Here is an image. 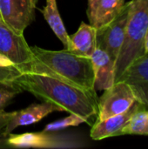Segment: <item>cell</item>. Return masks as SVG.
Segmentation results:
<instances>
[{"label":"cell","mask_w":148,"mask_h":149,"mask_svg":"<svg viewBox=\"0 0 148 149\" xmlns=\"http://www.w3.org/2000/svg\"><path fill=\"white\" fill-rule=\"evenodd\" d=\"M38 0H0V19L17 33L24 31L34 19Z\"/></svg>","instance_id":"ba28073f"},{"label":"cell","mask_w":148,"mask_h":149,"mask_svg":"<svg viewBox=\"0 0 148 149\" xmlns=\"http://www.w3.org/2000/svg\"><path fill=\"white\" fill-rule=\"evenodd\" d=\"M146 107H141L133 114L128 123L120 131V135H148V110Z\"/></svg>","instance_id":"2e32d148"},{"label":"cell","mask_w":148,"mask_h":149,"mask_svg":"<svg viewBox=\"0 0 148 149\" xmlns=\"http://www.w3.org/2000/svg\"><path fill=\"white\" fill-rule=\"evenodd\" d=\"M98 99V120H104L128 110L137 100L132 87L126 81H116L111 87L104 90Z\"/></svg>","instance_id":"8992f818"},{"label":"cell","mask_w":148,"mask_h":149,"mask_svg":"<svg viewBox=\"0 0 148 149\" xmlns=\"http://www.w3.org/2000/svg\"><path fill=\"white\" fill-rule=\"evenodd\" d=\"M147 31L148 0H132L124 42L115 62V82L136 59L145 55L144 41Z\"/></svg>","instance_id":"3957f363"},{"label":"cell","mask_w":148,"mask_h":149,"mask_svg":"<svg viewBox=\"0 0 148 149\" xmlns=\"http://www.w3.org/2000/svg\"><path fill=\"white\" fill-rule=\"evenodd\" d=\"M82 123H87L90 125V122L85 120V118L79 117L76 114L71 113V115L53 121L50 124H48L45 127H44V131H59V130H63L66 127H78Z\"/></svg>","instance_id":"ac0fdd59"},{"label":"cell","mask_w":148,"mask_h":149,"mask_svg":"<svg viewBox=\"0 0 148 149\" xmlns=\"http://www.w3.org/2000/svg\"><path fill=\"white\" fill-rule=\"evenodd\" d=\"M129 3H125L117 17L109 24L97 30V47L101 48L116 62L124 42Z\"/></svg>","instance_id":"52a82bcc"},{"label":"cell","mask_w":148,"mask_h":149,"mask_svg":"<svg viewBox=\"0 0 148 149\" xmlns=\"http://www.w3.org/2000/svg\"><path fill=\"white\" fill-rule=\"evenodd\" d=\"M12 113L13 112H10V113H7L4 111L0 112V132L3 131V129L7 125V123L9 122V120H10L12 116Z\"/></svg>","instance_id":"d6986e66"},{"label":"cell","mask_w":148,"mask_h":149,"mask_svg":"<svg viewBox=\"0 0 148 149\" xmlns=\"http://www.w3.org/2000/svg\"><path fill=\"white\" fill-rule=\"evenodd\" d=\"M11 147L8 144V135L3 133V131L0 132V149H10Z\"/></svg>","instance_id":"ffe728a7"},{"label":"cell","mask_w":148,"mask_h":149,"mask_svg":"<svg viewBox=\"0 0 148 149\" xmlns=\"http://www.w3.org/2000/svg\"><path fill=\"white\" fill-rule=\"evenodd\" d=\"M13 82L23 91H27L43 101L58 106L62 111L89 119L98 116V97L96 90H87L70 85L53 77L23 72ZM91 124V123H90Z\"/></svg>","instance_id":"6da1fadb"},{"label":"cell","mask_w":148,"mask_h":149,"mask_svg":"<svg viewBox=\"0 0 148 149\" xmlns=\"http://www.w3.org/2000/svg\"><path fill=\"white\" fill-rule=\"evenodd\" d=\"M60 111H62V109L51 102L43 101L40 104L33 103L24 109L13 112L10 120L3 128V133L9 135L18 127L37 123L48 114Z\"/></svg>","instance_id":"30bf717a"},{"label":"cell","mask_w":148,"mask_h":149,"mask_svg":"<svg viewBox=\"0 0 148 149\" xmlns=\"http://www.w3.org/2000/svg\"><path fill=\"white\" fill-rule=\"evenodd\" d=\"M125 5V0H99L87 14L90 24L99 30L113 22Z\"/></svg>","instance_id":"5bb4252c"},{"label":"cell","mask_w":148,"mask_h":149,"mask_svg":"<svg viewBox=\"0 0 148 149\" xmlns=\"http://www.w3.org/2000/svg\"><path fill=\"white\" fill-rule=\"evenodd\" d=\"M99 0H88V8H87V14H89L92 10L93 8L95 7V5L97 4V3L99 2Z\"/></svg>","instance_id":"44dd1931"},{"label":"cell","mask_w":148,"mask_h":149,"mask_svg":"<svg viewBox=\"0 0 148 149\" xmlns=\"http://www.w3.org/2000/svg\"><path fill=\"white\" fill-rule=\"evenodd\" d=\"M119 80L129 84L136 100L148 107V54L136 59L124 72Z\"/></svg>","instance_id":"9c48e42d"},{"label":"cell","mask_w":148,"mask_h":149,"mask_svg":"<svg viewBox=\"0 0 148 149\" xmlns=\"http://www.w3.org/2000/svg\"><path fill=\"white\" fill-rule=\"evenodd\" d=\"M96 48L97 30L92 24L82 22L78 31L69 36L67 50L76 55L91 58Z\"/></svg>","instance_id":"4fadbf2b"},{"label":"cell","mask_w":148,"mask_h":149,"mask_svg":"<svg viewBox=\"0 0 148 149\" xmlns=\"http://www.w3.org/2000/svg\"><path fill=\"white\" fill-rule=\"evenodd\" d=\"M143 106V104L136 100L126 112L113 115L104 120H97L91 129V138L95 141H99L109 137L120 136V131L128 123L133 114Z\"/></svg>","instance_id":"8fae6325"},{"label":"cell","mask_w":148,"mask_h":149,"mask_svg":"<svg viewBox=\"0 0 148 149\" xmlns=\"http://www.w3.org/2000/svg\"><path fill=\"white\" fill-rule=\"evenodd\" d=\"M90 58L94 72V88L108 89L115 83V61L99 47L95 49Z\"/></svg>","instance_id":"7c38bea8"},{"label":"cell","mask_w":148,"mask_h":149,"mask_svg":"<svg viewBox=\"0 0 148 149\" xmlns=\"http://www.w3.org/2000/svg\"><path fill=\"white\" fill-rule=\"evenodd\" d=\"M41 12L54 34L64 45L65 49H67L69 45V35L60 17L57 0H46V4L41 10Z\"/></svg>","instance_id":"9a60e30c"},{"label":"cell","mask_w":148,"mask_h":149,"mask_svg":"<svg viewBox=\"0 0 148 149\" xmlns=\"http://www.w3.org/2000/svg\"><path fill=\"white\" fill-rule=\"evenodd\" d=\"M0 55L14 65L26 71L33 56L24 33H17L0 19Z\"/></svg>","instance_id":"5b68a950"},{"label":"cell","mask_w":148,"mask_h":149,"mask_svg":"<svg viewBox=\"0 0 148 149\" xmlns=\"http://www.w3.org/2000/svg\"><path fill=\"white\" fill-rule=\"evenodd\" d=\"M31 50L33 58L26 71L48 75L80 88L96 90L90 58L76 55L67 49L51 51L31 46Z\"/></svg>","instance_id":"7a4b0ae2"},{"label":"cell","mask_w":148,"mask_h":149,"mask_svg":"<svg viewBox=\"0 0 148 149\" xmlns=\"http://www.w3.org/2000/svg\"><path fill=\"white\" fill-rule=\"evenodd\" d=\"M144 49H145V54H148V31L145 37V41H144Z\"/></svg>","instance_id":"7402d4cb"},{"label":"cell","mask_w":148,"mask_h":149,"mask_svg":"<svg viewBox=\"0 0 148 149\" xmlns=\"http://www.w3.org/2000/svg\"><path fill=\"white\" fill-rule=\"evenodd\" d=\"M22 92L23 90L13 81L0 82V112L4 111L11 100Z\"/></svg>","instance_id":"e0dca14e"},{"label":"cell","mask_w":148,"mask_h":149,"mask_svg":"<svg viewBox=\"0 0 148 149\" xmlns=\"http://www.w3.org/2000/svg\"><path fill=\"white\" fill-rule=\"evenodd\" d=\"M8 144L11 148H79L84 145L71 134L58 131H41L8 135Z\"/></svg>","instance_id":"277c9868"}]
</instances>
